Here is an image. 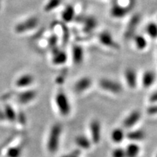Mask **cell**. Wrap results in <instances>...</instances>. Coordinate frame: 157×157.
I'll return each mask as SVG.
<instances>
[{
    "label": "cell",
    "instance_id": "cell-25",
    "mask_svg": "<svg viewBox=\"0 0 157 157\" xmlns=\"http://www.w3.org/2000/svg\"><path fill=\"white\" fill-rule=\"evenodd\" d=\"M62 2V0H48V3L44 6V11L47 13L54 10L58 7Z\"/></svg>",
    "mask_w": 157,
    "mask_h": 157
},
{
    "label": "cell",
    "instance_id": "cell-8",
    "mask_svg": "<svg viewBox=\"0 0 157 157\" xmlns=\"http://www.w3.org/2000/svg\"><path fill=\"white\" fill-rule=\"evenodd\" d=\"M90 133H91L92 140L94 143L100 142L101 137V124L97 120H94L90 124Z\"/></svg>",
    "mask_w": 157,
    "mask_h": 157
},
{
    "label": "cell",
    "instance_id": "cell-14",
    "mask_svg": "<svg viewBox=\"0 0 157 157\" xmlns=\"http://www.w3.org/2000/svg\"><path fill=\"white\" fill-rule=\"evenodd\" d=\"M62 19L66 23L71 22L75 17V9L72 5H67L65 7L61 14Z\"/></svg>",
    "mask_w": 157,
    "mask_h": 157
},
{
    "label": "cell",
    "instance_id": "cell-6",
    "mask_svg": "<svg viewBox=\"0 0 157 157\" xmlns=\"http://www.w3.org/2000/svg\"><path fill=\"white\" fill-rule=\"evenodd\" d=\"M38 23L39 21L36 17H30V18L25 20V21L17 25V26L15 27V31L17 33L25 32V31L34 29L38 25Z\"/></svg>",
    "mask_w": 157,
    "mask_h": 157
},
{
    "label": "cell",
    "instance_id": "cell-21",
    "mask_svg": "<svg viewBox=\"0 0 157 157\" xmlns=\"http://www.w3.org/2000/svg\"><path fill=\"white\" fill-rule=\"evenodd\" d=\"M125 137L124 132L122 129L117 128L111 133V139L114 143H121Z\"/></svg>",
    "mask_w": 157,
    "mask_h": 157
},
{
    "label": "cell",
    "instance_id": "cell-29",
    "mask_svg": "<svg viewBox=\"0 0 157 157\" xmlns=\"http://www.w3.org/2000/svg\"><path fill=\"white\" fill-rule=\"evenodd\" d=\"M148 113L150 115L157 114V104L149 107L148 109Z\"/></svg>",
    "mask_w": 157,
    "mask_h": 157
},
{
    "label": "cell",
    "instance_id": "cell-11",
    "mask_svg": "<svg viewBox=\"0 0 157 157\" xmlns=\"http://www.w3.org/2000/svg\"><path fill=\"white\" fill-rule=\"evenodd\" d=\"M140 118V113L137 111H132V113L124 120L123 126L125 128H130L139 121Z\"/></svg>",
    "mask_w": 157,
    "mask_h": 157
},
{
    "label": "cell",
    "instance_id": "cell-5",
    "mask_svg": "<svg viewBox=\"0 0 157 157\" xmlns=\"http://www.w3.org/2000/svg\"><path fill=\"white\" fill-rule=\"evenodd\" d=\"M130 9L128 8L127 6L122 5L119 3L115 2L111 6L110 10V14L114 18H123L127 15Z\"/></svg>",
    "mask_w": 157,
    "mask_h": 157
},
{
    "label": "cell",
    "instance_id": "cell-10",
    "mask_svg": "<svg viewBox=\"0 0 157 157\" xmlns=\"http://www.w3.org/2000/svg\"><path fill=\"white\" fill-rule=\"evenodd\" d=\"M72 60L76 65H80L84 60V50L79 45H74L72 48Z\"/></svg>",
    "mask_w": 157,
    "mask_h": 157
},
{
    "label": "cell",
    "instance_id": "cell-24",
    "mask_svg": "<svg viewBox=\"0 0 157 157\" xmlns=\"http://www.w3.org/2000/svg\"><path fill=\"white\" fill-rule=\"evenodd\" d=\"M146 33L151 38L156 39L157 38V23L154 22L149 23L146 25Z\"/></svg>",
    "mask_w": 157,
    "mask_h": 157
},
{
    "label": "cell",
    "instance_id": "cell-9",
    "mask_svg": "<svg viewBox=\"0 0 157 157\" xmlns=\"http://www.w3.org/2000/svg\"><path fill=\"white\" fill-rule=\"evenodd\" d=\"M124 77L127 85L130 88H135L137 85V78L135 71L132 68H127L124 72Z\"/></svg>",
    "mask_w": 157,
    "mask_h": 157
},
{
    "label": "cell",
    "instance_id": "cell-26",
    "mask_svg": "<svg viewBox=\"0 0 157 157\" xmlns=\"http://www.w3.org/2000/svg\"><path fill=\"white\" fill-rule=\"evenodd\" d=\"M5 115L7 119L12 121H14L15 118H16V115H15L14 110L13 109V108L10 106H7L5 109Z\"/></svg>",
    "mask_w": 157,
    "mask_h": 157
},
{
    "label": "cell",
    "instance_id": "cell-27",
    "mask_svg": "<svg viewBox=\"0 0 157 157\" xmlns=\"http://www.w3.org/2000/svg\"><path fill=\"white\" fill-rule=\"evenodd\" d=\"M21 154V149L18 148H12L7 151L8 157H19Z\"/></svg>",
    "mask_w": 157,
    "mask_h": 157
},
{
    "label": "cell",
    "instance_id": "cell-30",
    "mask_svg": "<svg viewBox=\"0 0 157 157\" xmlns=\"http://www.w3.org/2000/svg\"><path fill=\"white\" fill-rule=\"evenodd\" d=\"M150 101L154 102V103H155V102H157V91L155 92V93H154L151 95Z\"/></svg>",
    "mask_w": 157,
    "mask_h": 157
},
{
    "label": "cell",
    "instance_id": "cell-15",
    "mask_svg": "<svg viewBox=\"0 0 157 157\" xmlns=\"http://www.w3.org/2000/svg\"><path fill=\"white\" fill-rule=\"evenodd\" d=\"M67 55L63 51L57 50L53 53L52 62L56 65H62L67 61Z\"/></svg>",
    "mask_w": 157,
    "mask_h": 157
},
{
    "label": "cell",
    "instance_id": "cell-31",
    "mask_svg": "<svg viewBox=\"0 0 157 157\" xmlns=\"http://www.w3.org/2000/svg\"><path fill=\"white\" fill-rule=\"evenodd\" d=\"M78 155H79V152L78 151H76V152H74V154H72L71 156H68V157H78Z\"/></svg>",
    "mask_w": 157,
    "mask_h": 157
},
{
    "label": "cell",
    "instance_id": "cell-20",
    "mask_svg": "<svg viewBox=\"0 0 157 157\" xmlns=\"http://www.w3.org/2000/svg\"><path fill=\"white\" fill-rule=\"evenodd\" d=\"M126 152V157H137L140 152V148L135 143H131L127 146L125 149Z\"/></svg>",
    "mask_w": 157,
    "mask_h": 157
},
{
    "label": "cell",
    "instance_id": "cell-32",
    "mask_svg": "<svg viewBox=\"0 0 157 157\" xmlns=\"http://www.w3.org/2000/svg\"><path fill=\"white\" fill-rule=\"evenodd\" d=\"M63 157H68V156H63Z\"/></svg>",
    "mask_w": 157,
    "mask_h": 157
},
{
    "label": "cell",
    "instance_id": "cell-12",
    "mask_svg": "<svg viewBox=\"0 0 157 157\" xmlns=\"http://www.w3.org/2000/svg\"><path fill=\"white\" fill-rule=\"evenodd\" d=\"M91 84L92 80L89 77H83L78 80L74 86V89L77 93H82L89 89Z\"/></svg>",
    "mask_w": 157,
    "mask_h": 157
},
{
    "label": "cell",
    "instance_id": "cell-17",
    "mask_svg": "<svg viewBox=\"0 0 157 157\" xmlns=\"http://www.w3.org/2000/svg\"><path fill=\"white\" fill-rule=\"evenodd\" d=\"M132 39H134L135 45L137 50H143L146 48L148 42H147L146 37L144 36H143V35H135V36Z\"/></svg>",
    "mask_w": 157,
    "mask_h": 157
},
{
    "label": "cell",
    "instance_id": "cell-7",
    "mask_svg": "<svg viewBox=\"0 0 157 157\" xmlns=\"http://www.w3.org/2000/svg\"><path fill=\"white\" fill-rule=\"evenodd\" d=\"M98 39H99L100 42L102 44L107 47V48L113 49H117L119 48L117 43L115 42L113 36L108 31H103V32H101L99 34V36H98Z\"/></svg>",
    "mask_w": 157,
    "mask_h": 157
},
{
    "label": "cell",
    "instance_id": "cell-3",
    "mask_svg": "<svg viewBox=\"0 0 157 157\" xmlns=\"http://www.w3.org/2000/svg\"><path fill=\"white\" fill-rule=\"evenodd\" d=\"M100 86L103 90L111 92L113 93H119L122 91V87L119 82L109 79V78H103L99 82Z\"/></svg>",
    "mask_w": 157,
    "mask_h": 157
},
{
    "label": "cell",
    "instance_id": "cell-16",
    "mask_svg": "<svg viewBox=\"0 0 157 157\" xmlns=\"http://www.w3.org/2000/svg\"><path fill=\"white\" fill-rule=\"evenodd\" d=\"M97 24L98 22L95 18H94L93 17H87L84 21V31L87 33L91 32V31L95 30Z\"/></svg>",
    "mask_w": 157,
    "mask_h": 157
},
{
    "label": "cell",
    "instance_id": "cell-28",
    "mask_svg": "<svg viewBox=\"0 0 157 157\" xmlns=\"http://www.w3.org/2000/svg\"><path fill=\"white\" fill-rule=\"evenodd\" d=\"M113 157H126V152L124 149L117 148L114 149L112 152Z\"/></svg>",
    "mask_w": 157,
    "mask_h": 157
},
{
    "label": "cell",
    "instance_id": "cell-22",
    "mask_svg": "<svg viewBox=\"0 0 157 157\" xmlns=\"http://www.w3.org/2000/svg\"><path fill=\"white\" fill-rule=\"evenodd\" d=\"M76 143L80 148L83 149H88L91 146V143L90 140L83 135H79L76 138Z\"/></svg>",
    "mask_w": 157,
    "mask_h": 157
},
{
    "label": "cell",
    "instance_id": "cell-13",
    "mask_svg": "<svg viewBox=\"0 0 157 157\" xmlns=\"http://www.w3.org/2000/svg\"><path fill=\"white\" fill-rule=\"evenodd\" d=\"M156 80V74L153 71H147L143 74L142 77V84L143 87L148 88L154 84Z\"/></svg>",
    "mask_w": 157,
    "mask_h": 157
},
{
    "label": "cell",
    "instance_id": "cell-19",
    "mask_svg": "<svg viewBox=\"0 0 157 157\" xmlns=\"http://www.w3.org/2000/svg\"><path fill=\"white\" fill-rule=\"evenodd\" d=\"M127 137L129 140L132 141H140L143 140L145 137V132L143 130L131 131L127 133Z\"/></svg>",
    "mask_w": 157,
    "mask_h": 157
},
{
    "label": "cell",
    "instance_id": "cell-33",
    "mask_svg": "<svg viewBox=\"0 0 157 157\" xmlns=\"http://www.w3.org/2000/svg\"><path fill=\"white\" fill-rule=\"evenodd\" d=\"M156 157H157V155H156Z\"/></svg>",
    "mask_w": 157,
    "mask_h": 157
},
{
    "label": "cell",
    "instance_id": "cell-4",
    "mask_svg": "<svg viewBox=\"0 0 157 157\" xmlns=\"http://www.w3.org/2000/svg\"><path fill=\"white\" fill-rule=\"evenodd\" d=\"M140 21V17L138 15H134L129 20L124 32V37L127 39H132L135 36L137 25Z\"/></svg>",
    "mask_w": 157,
    "mask_h": 157
},
{
    "label": "cell",
    "instance_id": "cell-1",
    "mask_svg": "<svg viewBox=\"0 0 157 157\" xmlns=\"http://www.w3.org/2000/svg\"><path fill=\"white\" fill-rule=\"evenodd\" d=\"M61 131L62 127L60 124H55L51 129L48 142V148L50 152L55 153L58 150Z\"/></svg>",
    "mask_w": 157,
    "mask_h": 157
},
{
    "label": "cell",
    "instance_id": "cell-2",
    "mask_svg": "<svg viewBox=\"0 0 157 157\" xmlns=\"http://www.w3.org/2000/svg\"><path fill=\"white\" fill-rule=\"evenodd\" d=\"M56 103L59 111L63 116L68 115L71 111V105L67 96L63 93H59L56 97Z\"/></svg>",
    "mask_w": 157,
    "mask_h": 157
},
{
    "label": "cell",
    "instance_id": "cell-23",
    "mask_svg": "<svg viewBox=\"0 0 157 157\" xmlns=\"http://www.w3.org/2000/svg\"><path fill=\"white\" fill-rule=\"evenodd\" d=\"M35 96H36V93L34 91L29 90V91L24 92L19 95V101L23 103H29L34 99Z\"/></svg>",
    "mask_w": 157,
    "mask_h": 157
},
{
    "label": "cell",
    "instance_id": "cell-18",
    "mask_svg": "<svg viewBox=\"0 0 157 157\" xmlns=\"http://www.w3.org/2000/svg\"><path fill=\"white\" fill-rule=\"evenodd\" d=\"M33 81H34V78L30 74H24L17 80L16 85L20 87H27V86L31 85Z\"/></svg>",
    "mask_w": 157,
    "mask_h": 157
}]
</instances>
